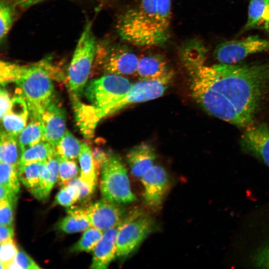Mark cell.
<instances>
[{
    "instance_id": "cell-1",
    "label": "cell",
    "mask_w": 269,
    "mask_h": 269,
    "mask_svg": "<svg viewBox=\"0 0 269 269\" xmlns=\"http://www.w3.org/2000/svg\"><path fill=\"white\" fill-rule=\"evenodd\" d=\"M191 95L208 114L241 128L254 125L269 96V62L202 63L187 69Z\"/></svg>"
},
{
    "instance_id": "cell-2",
    "label": "cell",
    "mask_w": 269,
    "mask_h": 269,
    "mask_svg": "<svg viewBox=\"0 0 269 269\" xmlns=\"http://www.w3.org/2000/svg\"><path fill=\"white\" fill-rule=\"evenodd\" d=\"M171 0H139L118 16L116 24L121 38L139 46L165 43L170 32Z\"/></svg>"
},
{
    "instance_id": "cell-3",
    "label": "cell",
    "mask_w": 269,
    "mask_h": 269,
    "mask_svg": "<svg viewBox=\"0 0 269 269\" xmlns=\"http://www.w3.org/2000/svg\"><path fill=\"white\" fill-rule=\"evenodd\" d=\"M51 57L27 65L10 62H0V82L2 86L14 82L20 97L26 102L31 118H40L54 100L52 79L62 81L63 74L52 62Z\"/></svg>"
},
{
    "instance_id": "cell-4",
    "label": "cell",
    "mask_w": 269,
    "mask_h": 269,
    "mask_svg": "<svg viewBox=\"0 0 269 269\" xmlns=\"http://www.w3.org/2000/svg\"><path fill=\"white\" fill-rule=\"evenodd\" d=\"M132 84L123 76L106 74L88 82L83 94L101 120L115 113Z\"/></svg>"
},
{
    "instance_id": "cell-5",
    "label": "cell",
    "mask_w": 269,
    "mask_h": 269,
    "mask_svg": "<svg viewBox=\"0 0 269 269\" xmlns=\"http://www.w3.org/2000/svg\"><path fill=\"white\" fill-rule=\"evenodd\" d=\"M98 44L88 20L75 47L67 73V81L72 96L78 98L83 93L95 60Z\"/></svg>"
},
{
    "instance_id": "cell-6",
    "label": "cell",
    "mask_w": 269,
    "mask_h": 269,
    "mask_svg": "<svg viewBox=\"0 0 269 269\" xmlns=\"http://www.w3.org/2000/svg\"><path fill=\"white\" fill-rule=\"evenodd\" d=\"M101 191L103 198L119 204L132 202V192L126 168L116 154H108L101 168Z\"/></svg>"
},
{
    "instance_id": "cell-7",
    "label": "cell",
    "mask_w": 269,
    "mask_h": 269,
    "mask_svg": "<svg viewBox=\"0 0 269 269\" xmlns=\"http://www.w3.org/2000/svg\"><path fill=\"white\" fill-rule=\"evenodd\" d=\"M153 227L151 217L140 209H134L125 215L118 227L117 257L125 258L131 254Z\"/></svg>"
},
{
    "instance_id": "cell-8",
    "label": "cell",
    "mask_w": 269,
    "mask_h": 269,
    "mask_svg": "<svg viewBox=\"0 0 269 269\" xmlns=\"http://www.w3.org/2000/svg\"><path fill=\"white\" fill-rule=\"evenodd\" d=\"M95 61L107 74L124 76L135 74L138 58L125 45L98 44Z\"/></svg>"
},
{
    "instance_id": "cell-9",
    "label": "cell",
    "mask_w": 269,
    "mask_h": 269,
    "mask_svg": "<svg viewBox=\"0 0 269 269\" xmlns=\"http://www.w3.org/2000/svg\"><path fill=\"white\" fill-rule=\"evenodd\" d=\"M266 51H269V39L252 35L220 43L215 48L214 55L220 63L233 64L250 55Z\"/></svg>"
},
{
    "instance_id": "cell-10",
    "label": "cell",
    "mask_w": 269,
    "mask_h": 269,
    "mask_svg": "<svg viewBox=\"0 0 269 269\" xmlns=\"http://www.w3.org/2000/svg\"><path fill=\"white\" fill-rule=\"evenodd\" d=\"M91 227L105 231L119 225L125 214L119 204L103 198L84 208Z\"/></svg>"
},
{
    "instance_id": "cell-11",
    "label": "cell",
    "mask_w": 269,
    "mask_h": 269,
    "mask_svg": "<svg viewBox=\"0 0 269 269\" xmlns=\"http://www.w3.org/2000/svg\"><path fill=\"white\" fill-rule=\"evenodd\" d=\"M146 205L153 209L162 203L169 186L167 173L161 166L153 165L141 177Z\"/></svg>"
},
{
    "instance_id": "cell-12",
    "label": "cell",
    "mask_w": 269,
    "mask_h": 269,
    "mask_svg": "<svg viewBox=\"0 0 269 269\" xmlns=\"http://www.w3.org/2000/svg\"><path fill=\"white\" fill-rule=\"evenodd\" d=\"M242 149L269 166V128L265 123L247 128L240 139Z\"/></svg>"
},
{
    "instance_id": "cell-13",
    "label": "cell",
    "mask_w": 269,
    "mask_h": 269,
    "mask_svg": "<svg viewBox=\"0 0 269 269\" xmlns=\"http://www.w3.org/2000/svg\"><path fill=\"white\" fill-rule=\"evenodd\" d=\"M168 82L160 80H139L133 83L130 89L116 107L115 113L126 107L146 102L161 96Z\"/></svg>"
},
{
    "instance_id": "cell-14",
    "label": "cell",
    "mask_w": 269,
    "mask_h": 269,
    "mask_svg": "<svg viewBox=\"0 0 269 269\" xmlns=\"http://www.w3.org/2000/svg\"><path fill=\"white\" fill-rule=\"evenodd\" d=\"M44 131L43 141L55 147L66 132V114L63 108L53 100L40 117Z\"/></svg>"
},
{
    "instance_id": "cell-15",
    "label": "cell",
    "mask_w": 269,
    "mask_h": 269,
    "mask_svg": "<svg viewBox=\"0 0 269 269\" xmlns=\"http://www.w3.org/2000/svg\"><path fill=\"white\" fill-rule=\"evenodd\" d=\"M135 74L139 80H160L168 82L172 72L163 57L155 53H149L138 58Z\"/></svg>"
},
{
    "instance_id": "cell-16",
    "label": "cell",
    "mask_w": 269,
    "mask_h": 269,
    "mask_svg": "<svg viewBox=\"0 0 269 269\" xmlns=\"http://www.w3.org/2000/svg\"><path fill=\"white\" fill-rule=\"evenodd\" d=\"M119 225L104 231L101 239L93 251L91 268L106 269L117 257V235Z\"/></svg>"
},
{
    "instance_id": "cell-17",
    "label": "cell",
    "mask_w": 269,
    "mask_h": 269,
    "mask_svg": "<svg viewBox=\"0 0 269 269\" xmlns=\"http://www.w3.org/2000/svg\"><path fill=\"white\" fill-rule=\"evenodd\" d=\"M29 115L25 101L19 96L14 97L9 110L1 119L5 131L17 137L26 127Z\"/></svg>"
},
{
    "instance_id": "cell-18",
    "label": "cell",
    "mask_w": 269,
    "mask_h": 269,
    "mask_svg": "<svg viewBox=\"0 0 269 269\" xmlns=\"http://www.w3.org/2000/svg\"><path fill=\"white\" fill-rule=\"evenodd\" d=\"M126 158L131 173L140 178L154 165L156 154L150 145L143 143L130 149Z\"/></svg>"
},
{
    "instance_id": "cell-19",
    "label": "cell",
    "mask_w": 269,
    "mask_h": 269,
    "mask_svg": "<svg viewBox=\"0 0 269 269\" xmlns=\"http://www.w3.org/2000/svg\"><path fill=\"white\" fill-rule=\"evenodd\" d=\"M269 32V0H251L248 18L241 33L250 29Z\"/></svg>"
},
{
    "instance_id": "cell-20",
    "label": "cell",
    "mask_w": 269,
    "mask_h": 269,
    "mask_svg": "<svg viewBox=\"0 0 269 269\" xmlns=\"http://www.w3.org/2000/svg\"><path fill=\"white\" fill-rule=\"evenodd\" d=\"M72 100L79 128L85 137L91 139L97 124L101 120L91 105L83 103L76 97L72 96Z\"/></svg>"
},
{
    "instance_id": "cell-21",
    "label": "cell",
    "mask_w": 269,
    "mask_h": 269,
    "mask_svg": "<svg viewBox=\"0 0 269 269\" xmlns=\"http://www.w3.org/2000/svg\"><path fill=\"white\" fill-rule=\"evenodd\" d=\"M46 162H35L17 165L20 181L34 196L41 183Z\"/></svg>"
},
{
    "instance_id": "cell-22",
    "label": "cell",
    "mask_w": 269,
    "mask_h": 269,
    "mask_svg": "<svg viewBox=\"0 0 269 269\" xmlns=\"http://www.w3.org/2000/svg\"><path fill=\"white\" fill-rule=\"evenodd\" d=\"M91 227L84 208H70L67 215L57 225L60 231L72 234L85 231Z\"/></svg>"
},
{
    "instance_id": "cell-23",
    "label": "cell",
    "mask_w": 269,
    "mask_h": 269,
    "mask_svg": "<svg viewBox=\"0 0 269 269\" xmlns=\"http://www.w3.org/2000/svg\"><path fill=\"white\" fill-rule=\"evenodd\" d=\"M207 52V49L203 43L194 39L183 44L180 49V56L184 66L188 69L204 63Z\"/></svg>"
},
{
    "instance_id": "cell-24",
    "label": "cell",
    "mask_w": 269,
    "mask_h": 269,
    "mask_svg": "<svg viewBox=\"0 0 269 269\" xmlns=\"http://www.w3.org/2000/svg\"><path fill=\"white\" fill-rule=\"evenodd\" d=\"M59 159L56 153L46 163V168L39 187L34 196L41 201L46 200L58 180Z\"/></svg>"
},
{
    "instance_id": "cell-25",
    "label": "cell",
    "mask_w": 269,
    "mask_h": 269,
    "mask_svg": "<svg viewBox=\"0 0 269 269\" xmlns=\"http://www.w3.org/2000/svg\"><path fill=\"white\" fill-rule=\"evenodd\" d=\"M78 158L80 165V178L95 190L100 172L95 165L92 150L85 142H82Z\"/></svg>"
},
{
    "instance_id": "cell-26",
    "label": "cell",
    "mask_w": 269,
    "mask_h": 269,
    "mask_svg": "<svg viewBox=\"0 0 269 269\" xmlns=\"http://www.w3.org/2000/svg\"><path fill=\"white\" fill-rule=\"evenodd\" d=\"M44 131L40 118H31V121L19 134L18 145L21 153L41 141Z\"/></svg>"
},
{
    "instance_id": "cell-27",
    "label": "cell",
    "mask_w": 269,
    "mask_h": 269,
    "mask_svg": "<svg viewBox=\"0 0 269 269\" xmlns=\"http://www.w3.org/2000/svg\"><path fill=\"white\" fill-rule=\"evenodd\" d=\"M56 153L55 147L41 141L21 153L18 165L35 162H46Z\"/></svg>"
},
{
    "instance_id": "cell-28",
    "label": "cell",
    "mask_w": 269,
    "mask_h": 269,
    "mask_svg": "<svg viewBox=\"0 0 269 269\" xmlns=\"http://www.w3.org/2000/svg\"><path fill=\"white\" fill-rule=\"evenodd\" d=\"M16 137L5 131H1L0 161L1 162L18 165L19 160Z\"/></svg>"
},
{
    "instance_id": "cell-29",
    "label": "cell",
    "mask_w": 269,
    "mask_h": 269,
    "mask_svg": "<svg viewBox=\"0 0 269 269\" xmlns=\"http://www.w3.org/2000/svg\"><path fill=\"white\" fill-rule=\"evenodd\" d=\"M82 145V143L66 130L55 149L59 157L75 160L79 157Z\"/></svg>"
},
{
    "instance_id": "cell-30",
    "label": "cell",
    "mask_w": 269,
    "mask_h": 269,
    "mask_svg": "<svg viewBox=\"0 0 269 269\" xmlns=\"http://www.w3.org/2000/svg\"><path fill=\"white\" fill-rule=\"evenodd\" d=\"M103 231L90 227L84 231L79 240L71 249L72 252L93 251L101 239Z\"/></svg>"
},
{
    "instance_id": "cell-31",
    "label": "cell",
    "mask_w": 269,
    "mask_h": 269,
    "mask_svg": "<svg viewBox=\"0 0 269 269\" xmlns=\"http://www.w3.org/2000/svg\"><path fill=\"white\" fill-rule=\"evenodd\" d=\"M20 182L17 166L0 162V185L18 194L20 189Z\"/></svg>"
},
{
    "instance_id": "cell-32",
    "label": "cell",
    "mask_w": 269,
    "mask_h": 269,
    "mask_svg": "<svg viewBox=\"0 0 269 269\" xmlns=\"http://www.w3.org/2000/svg\"><path fill=\"white\" fill-rule=\"evenodd\" d=\"M80 192L78 185L72 180L68 184L63 186L57 194L54 203L69 207L79 201Z\"/></svg>"
},
{
    "instance_id": "cell-33",
    "label": "cell",
    "mask_w": 269,
    "mask_h": 269,
    "mask_svg": "<svg viewBox=\"0 0 269 269\" xmlns=\"http://www.w3.org/2000/svg\"><path fill=\"white\" fill-rule=\"evenodd\" d=\"M59 157V156H58ZM59 172L58 181L62 187L68 184L73 179L78 177L80 170L74 160L59 157Z\"/></svg>"
},
{
    "instance_id": "cell-34",
    "label": "cell",
    "mask_w": 269,
    "mask_h": 269,
    "mask_svg": "<svg viewBox=\"0 0 269 269\" xmlns=\"http://www.w3.org/2000/svg\"><path fill=\"white\" fill-rule=\"evenodd\" d=\"M13 10L12 6L5 0L0 3V40L2 43L6 39L12 25Z\"/></svg>"
},
{
    "instance_id": "cell-35",
    "label": "cell",
    "mask_w": 269,
    "mask_h": 269,
    "mask_svg": "<svg viewBox=\"0 0 269 269\" xmlns=\"http://www.w3.org/2000/svg\"><path fill=\"white\" fill-rule=\"evenodd\" d=\"M18 251V249L13 239L0 244V269H9L10 266L15 262Z\"/></svg>"
},
{
    "instance_id": "cell-36",
    "label": "cell",
    "mask_w": 269,
    "mask_h": 269,
    "mask_svg": "<svg viewBox=\"0 0 269 269\" xmlns=\"http://www.w3.org/2000/svg\"><path fill=\"white\" fill-rule=\"evenodd\" d=\"M14 206L8 201H0V225H13Z\"/></svg>"
},
{
    "instance_id": "cell-37",
    "label": "cell",
    "mask_w": 269,
    "mask_h": 269,
    "mask_svg": "<svg viewBox=\"0 0 269 269\" xmlns=\"http://www.w3.org/2000/svg\"><path fill=\"white\" fill-rule=\"evenodd\" d=\"M15 264L17 269H36L40 267L25 252L19 250L16 256Z\"/></svg>"
},
{
    "instance_id": "cell-38",
    "label": "cell",
    "mask_w": 269,
    "mask_h": 269,
    "mask_svg": "<svg viewBox=\"0 0 269 269\" xmlns=\"http://www.w3.org/2000/svg\"><path fill=\"white\" fill-rule=\"evenodd\" d=\"M254 261L258 267L269 269V243L255 255Z\"/></svg>"
},
{
    "instance_id": "cell-39",
    "label": "cell",
    "mask_w": 269,
    "mask_h": 269,
    "mask_svg": "<svg viewBox=\"0 0 269 269\" xmlns=\"http://www.w3.org/2000/svg\"><path fill=\"white\" fill-rule=\"evenodd\" d=\"M0 117L1 119L9 110L11 103V100L10 99L8 92L2 88L0 90Z\"/></svg>"
},
{
    "instance_id": "cell-40",
    "label": "cell",
    "mask_w": 269,
    "mask_h": 269,
    "mask_svg": "<svg viewBox=\"0 0 269 269\" xmlns=\"http://www.w3.org/2000/svg\"><path fill=\"white\" fill-rule=\"evenodd\" d=\"M14 229L13 225H0V243H4L13 239Z\"/></svg>"
},
{
    "instance_id": "cell-41",
    "label": "cell",
    "mask_w": 269,
    "mask_h": 269,
    "mask_svg": "<svg viewBox=\"0 0 269 269\" xmlns=\"http://www.w3.org/2000/svg\"><path fill=\"white\" fill-rule=\"evenodd\" d=\"M17 195L10 190L0 185V201H8L15 205L17 198Z\"/></svg>"
},
{
    "instance_id": "cell-42",
    "label": "cell",
    "mask_w": 269,
    "mask_h": 269,
    "mask_svg": "<svg viewBox=\"0 0 269 269\" xmlns=\"http://www.w3.org/2000/svg\"><path fill=\"white\" fill-rule=\"evenodd\" d=\"M48 0H10L12 2L22 9H25L35 4Z\"/></svg>"
}]
</instances>
